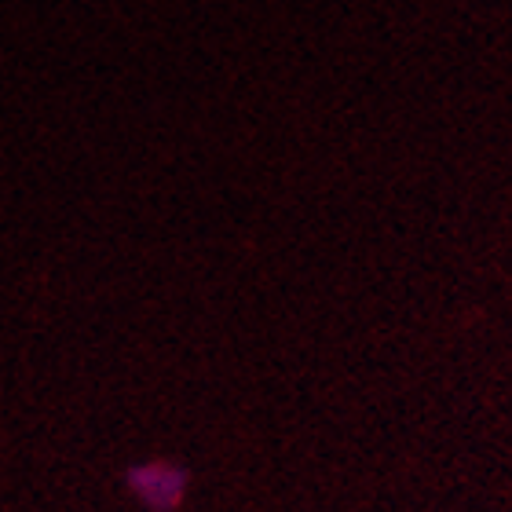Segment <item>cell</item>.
<instances>
[{"label":"cell","mask_w":512,"mask_h":512,"mask_svg":"<svg viewBox=\"0 0 512 512\" xmlns=\"http://www.w3.org/2000/svg\"><path fill=\"white\" fill-rule=\"evenodd\" d=\"M128 491L147 512H176L187 498V472L169 461L132 465L125 476Z\"/></svg>","instance_id":"obj_1"}]
</instances>
